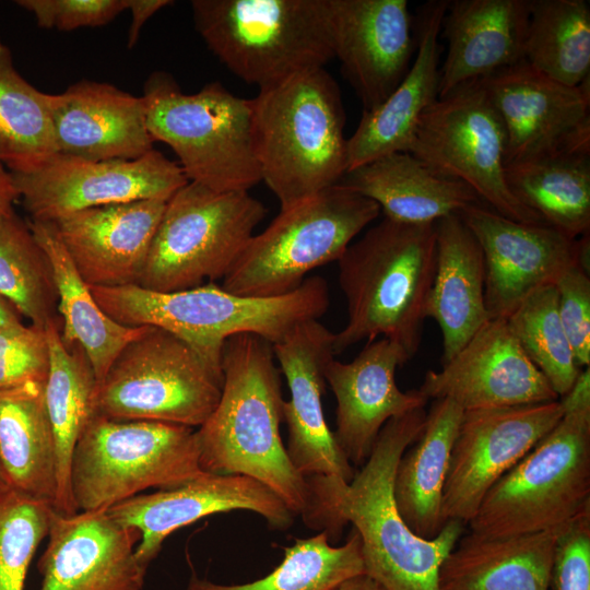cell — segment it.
Returning a JSON list of instances; mask_svg holds the SVG:
<instances>
[{
	"label": "cell",
	"instance_id": "6da1fadb",
	"mask_svg": "<svg viewBox=\"0 0 590 590\" xmlns=\"http://www.w3.org/2000/svg\"><path fill=\"white\" fill-rule=\"evenodd\" d=\"M425 408L389 420L370 456L350 482L331 475H309L306 526L327 533L330 542L347 523L362 542L364 570L385 590H439L440 565L463 535L465 523L448 520L439 534L417 536L400 516L393 479L403 452L417 439Z\"/></svg>",
	"mask_w": 590,
	"mask_h": 590
},
{
	"label": "cell",
	"instance_id": "7a4b0ae2",
	"mask_svg": "<svg viewBox=\"0 0 590 590\" xmlns=\"http://www.w3.org/2000/svg\"><path fill=\"white\" fill-rule=\"evenodd\" d=\"M221 367L220 400L196 430L201 469L249 476L302 515L307 483L281 438L284 400L272 344L251 333L233 335L224 343Z\"/></svg>",
	"mask_w": 590,
	"mask_h": 590
},
{
	"label": "cell",
	"instance_id": "3957f363",
	"mask_svg": "<svg viewBox=\"0 0 590 590\" xmlns=\"http://www.w3.org/2000/svg\"><path fill=\"white\" fill-rule=\"evenodd\" d=\"M435 262L436 223L384 217L352 241L338 260L347 319L334 333V355L381 337L412 358L421 345Z\"/></svg>",
	"mask_w": 590,
	"mask_h": 590
},
{
	"label": "cell",
	"instance_id": "277c9868",
	"mask_svg": "<svg viewBox=\"0 0 590 590\" xmlns=\"http://www.w3.org/2000/svg\"><path fill=\"white\" fill-rule=\"evenodd\" d=\"M90 287L99 307L118 323L166 330L221 371L223 346L231 337L251 333L275 344L298 324L318 320L330 304L320 276L306 278L296 290L274 297L241 296L211 282L166 293L137 284Z\"/></svg>",
	"mask_w": 590,
	"mask_h": 590
},
{
	"label": "cell",
	"instance_id": "5b68a950",
	"mask_svg": "<svg viewBox=\"0 0 590 590\" xmlns=\"http://www.w3.org/2000/svg\"><path fill=\"white\" fill-rule=\"evenodd\" d=\"M252 140L261 181L290 208L347 172L345 113L335 80L319 68L259 90Z\"/></svg>",
	"mask_w": 590,
	"mask_h": 590
},
{
	"label": "cell",
	"instance_id": "8992f818",
	"mask_svg": "<svg viewBox=\"0 0 590 590\" xmlns=\"http://www.w3.org/2000/svg\"><path fill=\"white\" fill-rule=\"evenodd\" d=\"M558 423L486 493L468 522L482 536L558 531L590 509V390L559 398Z\"/></svg>",
	"mask_w": 590,
	"mask_h": 590
},
{
	"label": "cell",
	"instance_id": "52a82bcc",
	"mask_svg": "<svg viewBox=\"0 0 590 590\" xmlns=\"http://www.w3.org/2000/svg\"><path fill=\"white\" fill-rule=\"evenodd\" d=\"M191 8L208 48L259 90L334 58L326 0H192Z\"/></svg>",
	"mask_w": 590,
	"mask_h": 590
},
{
	"label": "cell",
	"instance_id": "ba28073f",
	"mask_svg": "<svg viewBox=\"0 0 590 590\" xmlns=\"http://www.w3.org/2000/svg\"><path fill=\"white\" fill-rule=\"evenodd\" d=\"M142 97L151 137L172 148L188 181L217 192L248 191L261 181L251 99L220 82L185 94L164 72L150 75Z\"/></svg>",
	"mask_w": 590,
	"mask_h": 590
},
{
	"label": "cell",
	"instance_id": "9c48e42d",
	"mask_svg": "<svg viewBox=\"0 0 590 590\" xmlns=\"http://www.w3.org/2000/svg\"><path fill=\"white\" fill-rule=\"evenodd\" d=\"M204 471L196 430L95 413L71 459V494L78 511H107L148 488L179 486Z\"/></svg>",
	"mask_w": 590,
	"mask_h": 590
},
{
	"label": "cell",
	"instance_id": "30bf717a",
	"mask_svg": "<svg viewBox=\"0 0 590 590\" xmlns=\"http://www.w3.org/2000/svg\"><path fill=\"white\" fill-rule=\"evenodd\" d=\"M379 213L376 202L340 184L281 209L250 238L222 288L250 297L290 293L311 270L338 261Z\"/></svg>",
	"mask_w": 590,
	"mask_h": 590
},
{
	"label": "cell",
	"instance_id": "8fae6325",
	"mask_svg": "<svg viewBox=\"0 0 590 590\" xmlns=\"http://www.w3.org/2000/svg\"><path fill=\"white\" fill-rule=\"evenodd\" d=\"M266 213L248 191L188 181L166 202L137 285L166 293L224 279Z\"/></svg>",
	"mask_w": 590,
	"mask_h": 590
},
{
	"label": "cell",
	"instance_id": "7c38bea8",
	"mask_svg": "<svg viewBox=\"0 0 590 590\" xmlns=\"http://www.w3.org/2000/svg\"><path fill=\"white\" fill-rule=\"evenodd\" d=\"M222 387L223 373L185 341L144 326L97 385L95 413L194 428L215 409Z\"/></svg>",
	"mask_w": 590,
	"mask_h": 590
},
{
	"label": "cell",
	"instance_id": "4fadbf2b",
	"mask_svg": "<svg viewBox=\"0 0 590 590\" xmlns=\"http://www.w3.org/2000/svg\"><path fill=\"white\" fill-rule=\"evenodd\" d=\"M408 152L435 172L467 184L503 216L544 224L506 182L504 125L480 80L438 97L422 114Z\"/></svg>",
	"mask_w": 590,
	"mask_h": 590
},
{
	"label": "cell",
	"instance_id": "5bb4252c",
	"mask_svg": "<svg viewBox=\"0 0 590 590\" xmlns=\"http://www.w3.org/2000/svg\"><path fill=\"white\" fill-rule=\"evenodd\" d=\"M33 221L137 200H168L188 179L179 164L152 150L135 160L86 161L57 153L30 173H11Z\"/></svg>",
	"mask_w": 590,
	"mask_h": 590
},
{
	"label": "cell",
	"instance_id": "9a60e30c",
	"mask_svg": "<svg viewBox=\"0 0 590 590\" xmlns=\"http://www.w3.org/2000/svg\"><path fill=\"white\" fill-rule=\"evenodd\" d=\"M506 133L505 165L559 153H590V83H559L526 60L483 79Z\"/></svg>",
	"mask_w": 590,
	"mask_h": 590
},
{
	"label": "cell",
	"instance_id": "2e32d148",
	"mask_svg": "<svg viewBox=\"0 0 590 590\" xmlns=\"http://www.w3.org/2000/svg\"><path fill=\"white\" fill-rule=\"evenodd\" d=\"M558 400L465 411L442 491V518L465 524L491 487L562 418Z\"/></svg>",
	"mask_w": 590,
	"mask_h": 590
},
{
	"label": "cell",
	"instance_id": "e0dca14e",
	"mask_svg": "<svg viewBox=\"0 0 590 590\" xmlns=\"http://www.w3.org/2000/svg\"><path fill=\"white\" fill-rule=\"evenodd\" d=\"M458 214L483 251L489 319H506L530 293L555 284L568 267L588 260L589 234L570 238L546 224L510 220L482 203Z\"/></svg>",
	"mask_w": 590,
	"mask_h": 590
},
{
	"label": "cell",
	"instance_id": "ac0fdd59",
	"mask_svg": "<svg viewBox=\"0 0 590 590\" xmlns=\"http://www.w3.org/2000/svg\"><path fill=\"white\" fill-rule=\"evenodd\" d=\"M232 510L256 512L275 530L290 528L295 516L262 483L245 475L205 471L179 486L133 496L113 506L107 514L139 533L135 558L148 569L172 533L201 518Z\"/></svg>",
	"mask_w": 590,
	"mask_h": 590
},
{
	"label": "cell",
	"instance_id": "d6986e66",
	"mask_svg": "<svg viewBox=\"0 0 590 590\" xmlns=\"http://www.w3.org/2000/svg\"><path fill=\"white\" fill-rule=\"evenodd\" d=\"M333 56L363 105L378 107L408 73L416 49L406 0H326Z\"/></svg>",
	"mask_w": 590,
	"mask_h": 590
},
{
	"label": "cell",
	"instance_id": "ffe728a7",
	"mask_svg": "<svg viewBox=\"0 0 590 590\" xmlns=\"http://www.w3.org/2000/svg\"><path fill=\"white\" fill-rule=\"evenodd\" d=\"M418 391L464 412L559 399L502 318L489 319L439 370H427Z\"/></svg>",
	"mask_w": 590,
	"mask_h": 590
},
{
	"label": "cell",
	"instance_id": "44dd1931",
	"mask_svg": "<svg viewBox=\"0 0 590 590\" xmlns=\"http://www.w3.org/2000/svg\"><path fill=\"white\" fill-rule=\"evenodd\" d=\"M333 342V332L318 320H308L272 347L291 392L283 402V420L293 467L304 477L320 474L350 482L354 468L338 446L322 409L324 368L335 356Z\"/></svg>",
	"mask_w": 590,
	"mask_h": 590
},
{
	"label": "cell",
	"instance_id": "7402d4cb",
	"mask_svg": "<svg viewBox=\"0 0 590 590\" xmlns=\"http://www.w3.org/2000/svg\"><path fill=\"white\" fill-rule=\"evenodd\" d=\"M410 359L399 344L380 338L349 363H327L326 382L337 400L333 436L352 465L366 462L389 420L425 408L428 400L418 389L402 391L396 382L397 368Z\"/></svg>",
	"mask_w": 590,
	"mask_h": 590
},
{
	"label": "cell",
	"instance_id": "603a6c76",
	"mask_svg": "<svg viewBox=\"0 0 590 590\" xmlns=\"http://www.w3.org/2000/svg\"><path fill=\"white\" fill-rule=\"evenodd\" d=\"M47 539L39 590H143L148 569L134 552L140 535L107 511L54 510Z\"/></svg>",
	"mask_w": 590,
	"mask_h": 590
},
{
	"label": "cell",
	"instance_id": "cb8c5ba5",
	"mask_svg": "<svg viewBox=\"0 0 590 590\" xmlns=\"http://www.w3.org/2000/svg\"><path fill=\"white\" fill-rule=\"evenodd\" d=\"M166 200L84 209L52 223L88 286L138 284Z\"/></svg>",
	"mask_w": 590,
	"mask_h": 590
},
{
	"label": "cell",
	"instance_id": "d4e9b609",
	"mask_svg": "<svg viewBox=\"0 0 590 590\" xmlns=\"http://www.w3.org/2000/svg\"><path fill=\"white\" fill-rule=\"evenodd\" d=\"M57 153L86 161L135 160L153 150L143 97L83 80L47 94Z\"/></svg>",
	"mask_w": 590,
	"mask_h": 590
},
{
	"label": "cell",
	"instance_id": "484cf974",
	"mask_svg": "<svg viewBox=\"0 0 590 590\" xmlns=\"http://www.w3.org/2000/svg\"><path fill=\"white\" fill-rule=\"evenodd\" d=\"M448 3V0H432L418 9L414 17L416 56L385 102L371 110H363L356 130L347 139V172L379 157L409 151L422 114L439 95L438 37Z\"/></svg>",
	"mask_w": 590,
	"mask_h": 590
},
{
	"label": "cell",
	"instance_id": "4316f807",
	"mask_svg": "<svg viewBox=\"0 0 590 590\" xmlns=\"http://www.w3.org/2000/svg\"><path fill=\"white\" fill-rule=\"evenodd\" d=\"M531 0H453L441 22L448 42L439 95L524 60Z\"/></svg>",
	"mask_w": 590,
	"mask_h": 590
},
{
	"label": "cell",
	"instance_id": "83f0119b",
	"mask_svg": "<svg viewBox=\"0 0 590 590\" xmlns=\"http://www.w3.org/2000/svg\"><path fill=\"white\" fill-rule=\"evenodd\" d=\"M482 248L459 214L436 222V262L425 315L442 335V364L488 320Z\"/></svg>",
	"mask_w": 590,
	"mask_h": 590
},
{
	"label": "cell",
	"instance_id": "f1b7e54d",
	"mask_svg": "<svg viewBox=\"0 0 590 590\" xmlns=\"http://www.w3.org/2000/svg\"><path fill=\"white\" fill-rule=\"evenodd\" d=\"M378 204L384 217L428 224L482 203L461 180L441 175L409 152H396L347 172L339 182Z\"/></svg>",
	"mask_w": 590,
	"mask_h": 590
},
{
	"label": "cell",
	"instance_id": "f546056e",
	"mask_svg": "<svg viewBox=\"0 0 590 590\" xmlns=\"http://www.w3.org/2000/svg\"><path fill=\"white\" fill-rule=\"evenodd\" d=\"M558 531L462 535L438 571L439 590H548Z\"/></svg>",
	"mask_w": 590,
	"mask_h": 590
},
{
	"label": "cell",
	"instance_id": "4dcf8cb0",
	"mask_svg": "<svg viewBox=\"0 0 590 590\" xmlns=\"http://www.w3.org/2000/svg\"><path fill=\"white\" fill-rule=\"evenodd\" d=\"M464 411L449 399L433 401L417 439L403 452L393 479V498L408 527L432 540L445 526L442 491L450 453Z\"/></svg>",
	"mask_w": 590,
	"mask_h": 590
},
{
	"label": "cell",
	"instance_id": "1f68e13d",
	"mask_svg": "<svg viewBox=\"0 0 590 590\" xmlns=\"http://www.w3.org/2000/svg\"><path fill=\"white\" fill-rule=\"evenodd\" d=\"M0 467L10 489L54 505L57 456L45 382L0 389Z\"/></svg>",
	"mask_w": 590,
	"mask_h": 590
},
{
	"label": "cell",
	"instance_id": "d6a6232c",
	"mask_svg": "<svg viewBox=\"0 0 590 590\" xmlns=\"http://www.w3.org/2000/svg\"><path fill=\"white\" fill-rule=\"evenodd\" d=\"M27 225L52 270L57 308L63 321L61 339L69 347H82L98 385L121 350L142 333L144 326H122L99 307L52 222L32 220Z\"/></svg>",
	"mask_w": 590,
	"mask_h": 590
},
{
	"label": "cell",
	"instance_id": "836d02e7",
	"mask_svg": "<svg viewBox=\"0 0 590 590\" xmlns=\"http://www.w3.org/2000/svg\"><path fill=\"white\" fill-rule=\"evenodd\" d=\"M49 368L45 401L51 423L57 456V493L52 508L62 515L78 512L74 505L70 469L75 445L95 414L97 381L82 347L67 346L57 319L45 326Z\"/></svg>",
	"mask_w": 590,
	"mask_h": 590
},
{
	"label": "cell",
	"instance_id": "e575fe53",
	"mask_svg": "<svg viewBox=\"0 0 590 590\" xmlns=\"http://www.w3.org/2000/svg\"><path fill=\"white\" fill-rule=\"evenodd\" d=\"M506 182L544 224L578 239L590 229V153H559L505 165Z\"/></svg>",
	"mask_w": 590,
	"mask_h": 590
},
{
	"label": "cell",
	"instance_id": "d590c367",
	"mask_svg": "<svg viewBox=\"0 0 590 590\" xmlns=\"http://www.w3.org/2000/svg\"><path fill=\"white\" fill-rule=\"evenodd\" d=\"M524 60L568 86H578L589 79V2L531 0Z\"/></svg>",
	"mask_w": 590,
	"mask_h": 590
},
{
	"label": "cell",
	"instance_id": "8d00e7d4",
	"mask_svg": "<svg viewBox=\"0 0 590 590\" xmlns=\"http://www.w3.org/2000/svg\"><path fill=\"white\" fill-rule=\"evenodd\" d=\"M57 154L47 93L15 69L0 40V162L10 173H30Z\"/></svg>",
	"mask_w": 590,
	"mask_h": 590
},
{
	"label": "cell",
	"instance_id": "74e56055",
	"mask_svg": "<svg viewBox=\"0 0 590 590\" xmlns=\"http://www.w3.org/2000/svg\"><path fill=\"white\" fill-rule=\"evenodd\" d=\"M362 542L352 528L346 542L333 546L326 532L296 539L270 574L247 583L223 585L191 573L185 590H329L340 581L363 574Z\"/></svg>",
	"mask_w": 590,
	"mask_h": 590
},
{
	"label": "cell",
	"instance_id": "f35d334b",
	"mask_svg": "<svg viewBox=\"0 0 590 590\" xmlns=\"http://www.w3.org/2000/svg\"><path fill=\"white\" fill-rule=\"evenodd\" d=\"M0 296L33 326L45 328L56 319L58 295L49 260L14 211L0 216Z\"/></svg>",
	"mask_w": 590,
	"mask_h": 590
},
{
	"label": "cell",
	"instance_id": "ab89813d",
	"mask_svg": "<svg viewBox=\"0 0 590 590\" xmlns=\"http://www.w3.org/2000/svg\"><path fill=\"white\" fill-rule=\"evenodd\" d=\"M506 321L523 352L558 398L565 396L581 368L559 318L555 285L530 293Z\"/></svg>",
	"mask_w": 590,
	"mask_h": 590
},
{
	"label": "cell",
	"instance_id": "60d3db41",
	"mask_svg": "<svg viewBox=\"0 0 590 590\" xmlns=\"http://www.w3.org/2000/svg\"><path fill=\"white\" fill-rule=\"evenodd\" d=\"M52 506L9 489L0 496V590H24L27 570L47 538Z\"/></svg>",
	"mask_w": 590,
	"mask_h": 590
},
{
	"label": "cell",
	"instance_id": "b9f144b4",
	"mask_svg": "<svg viewBox=\"0 0 590 590\" xmlns=\"http://www.w3.org/2000/svg\"><path fill=\"white\" fill-rule=\"evenodd\" d=\"M48 368L45 328L23 322L0 327V389L46 382Z\"/></svg>",
	"mask_w": 590,
	"mask_h": 590
},
{
	"label": "cell",
	"instance_id": "7bdbcfd3",
	"mask_svg": "<svg viewBox=\"0 0 590 590\" xmlns=\"http://www.w3.org/2000/svg\"><path fill=\"white\" fill-rule=\"evenodd\" d=\"M586 260L568 267L554 284L562 324L577 365L590 366V278Z\"/></svg>",
	"mask_w": 590,
	"mask_h": 590
},
{
	"label": "cell",
	"instance_id": "ee69618b",
	"mask_svg": "<svg viewBox=\"0 0 590 590\" xmlns=\"http://www.w3.org/2000/svg\"><path fill=\"white\" fill-rule=\"evenodd\" d=\"M548 589L590 590V509L558 530Z\"/></svg>",
	"mask_w": 590,
	"mask_h": 590
},
{
	"label": "cell",
	"instance_id": "f6af8a7d",
	"mask_svg": "<svg viewBox=\"0 0 590 590\" xmlns=\"http://www.w3.org/2000/svg\"><path fill=\"white\" fill-rule=\"evenodd\" d=\"M33 13L38 26L72 31L102 26L111 22L126 8V0H17Z\"/></svg>",
	"mask_w": 590,
	"mask_h": 590
},
{
	"label": "cell",
	"instance_id": "bcb514c9",
	"mask_svg": "<svg viewBox=\"0 0 590 590\" xmlns=\"http://www.w3.org/2000/svg\"><path fill=\"white\" fill-rule=\"evenodd\" d=\"M169 0H126V8L131 11V25L128 33V48L138 42L145 22L162 8L172 4Z\"/></svg>",
	"mask_w": 590,
	"mask_h": 590
},
{
	"label": "cell",
	"instance_id": "7dc6e473",
	"mask_svg": "<svg viewBox=\"0 0 590 590\" xmlns=\"http://www.w3.org/2000/svg\"><path fill=\"white\" fill-rule=\"evenodd\" d=\"M19 199V193L12 175L0 162V216L12 213L13 204Z\"/></svg>",
	"mask_w": 590,
	"mask_h": 590
},
{
	"label": "cell",
	"instance_id": "c3c4849f",
	"mask_svg": "<svg viewBox=\"0 0 590 590\" xmlns=\"http://www.w3.org/2000/svg\"><path fill=\"white\" fill-rule=\"evenodd\" d=\"M329 590H385L376 580L367 574H358L349 577Z\"/></svg>",
	"mask_w": 590,
	"mask_h": 590
},
{
	"label": "cell",
	"instance_id": "681fc988",
	"mask_svg": "<svg viewBox=\"0 0 590 590\" xmlns=\"http://www.w3.org/2000/svg\"><path fill=\"white\" fill-rule=\"evenodd\" d=\"M17 311L0 296V327L21 323Z\"/></svg>",
	"mask_w": 590,
	"mask_h": 590
},
{
	"label": "cell",
	"instance_id": "f907efd6",
	"mask_svg": "<svg viewBox=\"0 0 590 590\" xmlns=\"http://www.w3.org/2000/svg\"><path fill=\"white\" fill-rule=\"evenodd\" d=\"M10 489L8 482L5 480V476L3 474V471L0 467V496H2L4 493H7Z\"/></svg>",
	"mask_w": 590,
	"mask_h": 590
}]
</instances>
